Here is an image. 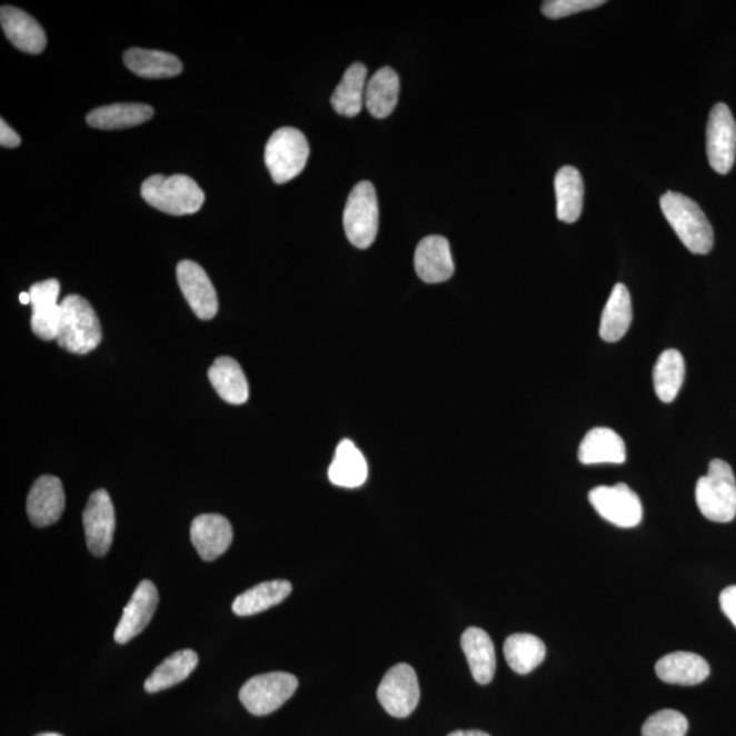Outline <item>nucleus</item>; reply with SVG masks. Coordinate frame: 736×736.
Listing matches in <instances>:
<instances>
[{"label":"nucleus","instance_id":"1","mask_svg":"<svg viewBox=\"0 0 736 736\" xmlns=\"http://www.w3.org/2000/svg\"><path fill=\"white\" fill-rule=\"evenodd\" d=\"M102 340L98 314L80 295H69L60 301L57 342L60 348L76 355L95 351Z\"/></svg>","mask_w":736,"mask_h":736},{"label":"nucleus","instance_id":"2","mask_svg":"<svg viewBox=\"0 0 736 736\" xmlns=\"http://www.w3.org/2000/svg\"><path fill=\"white\" fill-rule=\"evenodd\" d=\"M660 208L687 250L698 256L710 252L714 229L697 202L679 192L668 191L660 198Z\"/></svg>","mask_w":736,"mask_h":736},{"label":"nucleus","instance_id":"3","mask_svg":"<svg viewBox=\"0 0 736 736\" xmlns=\"http://www.w3.org/2000/svg\"><path fill=\"white\" fill-rule=\"evenodd\" d=\"M141 195L150 207L172 216L195 215L205 202L201 187L186 175H155L145 180Z\"/></svg>","mask_w":736,"mask_h":736},{"label":"nucleus","instance_id":"4","mask_svg":"<svg viewBox=\"0 0 736 736\" xmlns=\"http://www.w3.org/2000/svg\"><path fill=\"white\" fill-rule=\"evenodd\" d=\"M696 503L705 518L714 523H732L736 517V480L732 466L712 460L708 474L696 485Z\"/></svg>","mask_w":736,"mask_h":736},{"label":"nucleus","instance_id":"5","mask_svg":"<svg viewBox=\"0 0 736 736\" xmlns=\"http://www.w3.org/2000/svg\"><path fill=\"white\" fill-rule=\"evenodd\" d=\"M310 147L304 132L282 128L273 132L265 148V162L277 185L289 182L304 172Z\"/></svg>","mask_w":736,"mask_h":736},{"label":"nucleus","instance_id":"6","mask_svg":"<svg viewBox=\"0 0 736 736\" xmlns=\"http://www.w3.org/2000/svg\"><path fill=\"white\" fill-rule=\"evenodd\" d=\"M344 231L358 249H368L376 241L379 228V208L376 189L370 182L354 187L344 209Z\"/></svg>","mask_w":736,"mask_h":736},{"label":"nucleus","instance_id":"7","mask_svg":"<svg viewBox=\"0 0 736 736\" xmlns=\"http://www.w3.org/2000/svg\"><path fill=\"white\" fill-rule=\"evenodd\" d=\"M299 682L288 673L257 675L239 692L240 703L251 715L267 716L282 707L297 692Z\"/></svg>","mask_w":736,"mask_h":736},{"label":"nucleus","instance_id":"8","mask_svg":"<svg viewBox=\"0 0 736 736\" xmlns=\"http://www.w3.org/2000/svg\"><path fill=\"white\" fill-rule=\"evenodd\" d=\"M588 498L597 515L619 528H635L643 521L641 499L625 483L595 487Z\"/></svg>","mask_w":736,"mask_h":736},{"label":"nucleus","instance_id":"9","mask_svg":"<svg viewBox=\"0 0 736 736\" xmlns=\"http://www.w3.org/2000/svg\"><path fill=\"white\" fill-rule=\"evenodd\" d=\"M377 696L390 716L406 719L420 702L419 680L415 669L406 663L391 667L385 674Z\"/></svg>","mask_w":736,"mask_h":736},{"label":"nucleus","instance_id":"10","mask_svg":"<svg viewBox=\"0 0 736 736\" xmlns=\"http://www.w3.org/2000/svg\"><path fill=\"white\" fill-rule=\"evenodd\" d=\"M707 155L717 173L733 170L736 157V122L732 110L719 102L712 108L707 126Z\"/></svg>","mask_w":736,"mask_h":736},{"label":"nucleus","instance_id":"11","mask_svg":"<svg viewBox=\"0 0 736 736\" xmlns=\"http://www.w3.org/2000/svg\"><path fill=\"white\" fill-rule=\"evenodd\" d=\"M82 520L89 551L95 557H106L112 546L115 528H117L110 494L106 490L95 491L89 497Z\"/></svg>","mask_w":736,"mask_h":736},{"label":"nucleus","instance_id":"12","mask_svg":"<svg viewBox=\"0 0 736 736\" xmlns=\"http://www.w3.org/2000/svg\"><path fill=\"white\" fill-rule=\"evenodd\" d=\"M177 276L180 291L196 316L202 321L213 319L219 311V300L207 271L186 259L178 265Z\"/></svg>","mask_w":736,"mask_h":736},{"label":"nucleus","instance_id":"13","mask_svg":"<svg viewBox=\"0 0 736 736\" xmlns=\"http://www.w3.org/2000/svg\"><path fill=\"white\" fill-rule=\"evenodd\" d=\"M159 606V593L152 581L143 580L132 594L129 605L125 607L122 618L115 629V641L128 644L141 635L152 620Z\"/></svg>","mask_w":736,"mask_h":736},{"label":"nucleus","instance_id":"14","mask_svg":"<svg viewBox=\"0 0 736 736\" xmlns=\"http://www.w3.org/2000/svg\"><path fill=\"white\" fill-rule=\"evenodd\" d=\"M32 319L30 326L34 336L44 341L57 340L60 318V284L57 279H48L33 284L29 289Z\"/></svg>","mask_w":736,"mask_h":736},{"label":"nucleus","instance_id":"15","mask_svg":"<svg viewBox=\"0 0 736 736\" xmlns=\"http://www.w3.org/2000/svg\"><path fill=\"white\" fill-rule=\"evenodd\" d=\"M66 505L62 481L56 476L44 475L33 483L27 500V511L36 527L56 524L63 515Z\"/></svg>","mask_w":736,"mask_h":736},{"label":"nucleus","instance_id":"16","mask_svg":"<svg viewBox=\"0 0 736 736\" xmlns=\"http://www.w3.org/2000/svg\"><path fill=\"white\" fill-rule=\"evenodd\" d=\"M415 269L425 282L448 281L455 273V262L448 239L431 235L421 240L415 251Z\"/></svg>","mask_w":736,"mask_h":736},{"label":"nucleus","instance_id":"17","mask_svg":"<svg viewBox=\"0 0 736 736\" xmlns=\"http://www.w3.org/2000/svg\"><path fill=\"white\" fill-rule=\"evenodd\" d=\"M190 538L199 557L210 563L231 546L233 530L225 516L201 515L191 524Z\"/></svg>","mask_w":736,"mask_h":736},{"label":"nucleus","instance_id":"18","mask_svg":"<svg viewBox=\"0 0 736 736\" xmlns=\"http://www.w3.org/2000/svg\"><path fill=\"white\" fill-rule=\"evenodd\" d=\"M3 32L18 50L27 53H41L47 46L44 29L32 16L13 6H3L0 10Z\"/></svg>","mask_w":736,"mask_h":736},{"label":"nucleus","instance_id":"19","mask_svg":"<svg viewBox=\"0 0 736 736\" xmlns=\"http://www.w3.org/2000/svg\"><path fill=\"white\" fill-rule=\"evenodd\" d=\"M657 677L669 685L696 686L709 677L710 667L703 656L673 652L656 663Z\"/></svg>","mask_w":736,"mask_h":736},{"label":"nucleus","instance_id":"20","mask_svg":"<svg viewBox=\"0 0 736 736\" xmlns=\"http://www.w3.org/2000/svg\"><path fill=\"white\" fill-rule=\"evenodd\" d=\"M461 648L474 679L479 685L490 684L497 669L496 648L491 637L479 627H469L463 633Z\"/></svg>","mask_w":736,"mask_h":736},{"label":"nucleus","instance_id":"21","mask_svg":"<svg viewBox=\"0 0 736 736\" xmlns=\"http://www.w3.org/2000/svg\"><path fill=\"white\" fill-rule=\"evenodd\" d=\"M578 460L584 466L595 464H624L626 446L617 432L607 427H596L587 432L578 449Z\"/></svg>","mask_w":736,"mask_h":736},{"label":"nucleus","instance_id":"22","mask_svg":"<svg viewBox=\"0 0 736 736\" xmlns=\"http://www.w3.org/2000/svg\"><path fill=\"white\" fill-rule=\"evenodd\" d=\"M153 108L138 102H119V105L96 108L87 117L90 128L99 130H122L148 122L153 118Z\"/></svg>","mask_w":736,"mask_h":736},{"label":"nucleus","instance_id":"23","mask_svg":"<svg viewBox=\"0 0 736 736\" xmlns=\"http://www.w3.org/2000/svg\"><path fill=\"white\" fill-rule=\"evenodd\" d=\"M217 395L228 404L241 406L249 400V382L237 360L229 356L217 359L208 372Z\"/></svg>","mask_w":736,"mask_h":736},{"label":"nucleus","instance_id":"24","mask_svg":"<svg viewBox=\"0 0 736 736\" xmlns=\"http://www.w3.org/2000/svg\"><path fill=\"white\" fill-rule=\"evenodd\" d=\"M328 475L335 486L358 488L365 485L368 476L367 461L352 440L344 439L337 446Z\"/></svg>","mask_w":736,"mask_h":736},{"label":"nucleus","instance_id":"25","mask_svg":"<svg viewBox=\"0 0 736 736\" xmlns=\"http://www.w3.org/2000/svg\"><path fill=\"white\" fill-rule=\"evenodd\" d=\"M125 64L136 76L148 80H162L172 78L183 71V64L172 53L130 48L125 52Z\"/></svg>","mask_w":736,"mask_h":736},{"label":"nucleus","instance_id":"26","mask_svg":"<svg viewBox=\"0 0 736 736\" xmlns=\"http://www.w3.org/2000/svg\"><path fill=\"white\" fill-rule=\"evenodd\" d=\"M633 321V307L629 289L619 282L614 287L601 314L599 335L607 342L624 339Z\"/></svg>","mask_w":736,"mask_h":736},{"label":"nucleus","instance_id":"27","mask_svg":"<svg viewBox=\"0 0 736 736\" xmlns=\"http://www.w3.org/2000/svg\"><path fill=\"white\" fill-rule=\"evenodd\" d=\"M558 220L573 225L583 213L584 180L575 167H563L555 177Z\"/></svg>","mask_w":736,"mask_h":736},{"label":"nucleus","instance_id":"28","mask_svg":"<svg viewBox=\"0 0 736 736\" xmlns=\"http://www.w3.org/2000/svg\"><path fill=\"white\" fill-rule=\"evenodd\" d=\"M400 95V78L390 68L379 69L367 82L365 106L374 118L385 119L395 111Z\"/></svg>","mask_w":736,"mask_h":736},{"label":"nucleus","instance_id":"29","mask_svg":"<svg viewBox=\"0 0 736 736\" xmlns=\"http://www.w3.org/2000/svg\"><path fill=\"white\" fill-rule=\"evenodd\" d=\"M292 593V585L287 580H273L256 585L235 599L232 611L238 617H251L280 605Z\"/></svg>","mask_w":736,"mask_h":736},{"label":"nucleus","instance_id":"30","mask_svg":"<svg viewBox=\"0 0 736 736\" xmlns=\"http://www.w3.org/2000/svg\"><path fill=\"white\" fill-rule=\"evenodd\" d=\"M367 68L361 63L349 66L339 87L331 95V107L342 117L354 118L365 106Z\"/></svg>","mask_w":736,"mask_h":736},{"label":"nucleus","instance_id":"31","mask_svg":"<svg viewBox=\"0 0 736 736\" xmlns=\"http://www.w3.org/2000/svg\"><path fill=\"white\" fill-rule=\"evenodd\" d=\"M546 645L539 637L517 633L506 638L504 655L513 672L527 675L546 659Z\"/></svg>","mask_w":736,"mask_h":736},{"label":"nucleus","instance_id":"32","mask_svg":"<svg viewBox=\"0 0 736 736\" xmlns=\"http://www.w3.org/2000/svg\"><path fill=\"white\" fill-rule=\"evenodd\" d=\"M197 665L198 655L195 650L183 649L175 652L145 682V692L153 694L171 689L175 685L189 678Z\"/></svg>","mask_w":736,"mask_h":736},{"label":"nucleus","instance_id":"33","mask_svg":"<svg viewBox=\"0 0 736 736\" xmlns=\"http://www.w3.org/2000/svg\"><path fill=\"white\" fill-rule=\"evenodd\" d=\"M685 360L677 349H667L657 359L654 367V386L657 397L663 402H673L685 381Z\"/></svg>","mask_w":736,"mask_h":736},{"label":"nucleus","instance_id":"34","mask_svg":"<svg viewBox=\"0 0 736 736\" xmlns=\"http://www.w3.org/2000/svg\"><path fill=\"white\" fill-rule=\"evenodd\" d=\"M689 729V722L680 712L663 709L648 717L644 723L643 736H685Z\"/></svg>","mask_w":736,"mask_h":736},{"label":"nucleus","instance_id":"35","mask_svg":"<svg viewBox=\"0 0 736 736\" xmlns=\"http://www.w3.org/2000/svg\"><path fill=\"white\" fill-rule=\"evenodd\" d=\"M605 3V0H547L543 3L541 11L550 20H559V18L599 8Z\"/></svg>","mask_w":736,"mask_h":736},{"label":"nucleus","instance_id":"36","mask_svg":"<svg viewBox=\"0 0 736 736\" xmlns=\"http://www.w3.org/2000/svg\"><path fill=\"white\" fill-rule=\"evenodd\" d=\"M719 601L722 611L736 627V585L723 589Z\"/></svg>","mask_w":736,"mask_h":736},{"label":"nucleus","instance_id":"37","mask_svg":"<svg viewBox=\"0 0 736 736\" xmlns=\"http://www.w3.org/2000/svg\"><path fill=\"white\" fill-rule=\"evenodd\" d=\"M20 143V136L4 122V119L0 120V145L4 148H17Z\"/></svg>","mask_w":736,"mask_h":736},{"label":"nucleus","instance_id":"38","mask_svg":"<svg viewBox=\"0 0 736 736\" xmlns=\"http://www.w3.org/2000/svg\"><path fill=\"white\" fill-rule=\"evenodd\" d=\"M448 736H491L490 734H487L485 732H480V729H460V732H455L449 734Z\"/></svg>","mask_w":736,"mask_h":736},{"label":"nucleus","instance_id":"39","mask_svg":"<svg viewBox=\"0 0 736 736\" xmlns=\"http://www.w3.org/2000/svg\"><path fill=\"white\" fill-rule=\"evenodd\" d=\"M20 301L22 305H30V295L29 292H22L20 295Z\"/></svg>","mask_w":736,"mask_h":736},{"label":"nucleus","instance_id":"40","mask_svg":"<svg viewBox=\"0 0 736 736\" xmlns=\"http://www.w3.org/2000/svg\"><path fill=\"white\" fill-rule=\"evenodd\" d=\"M36 736H63V735H60V734H57V733H44V734H39V735H36Z\"/></svg>","mask_w":736,"mask_h":736}]
</instances>
